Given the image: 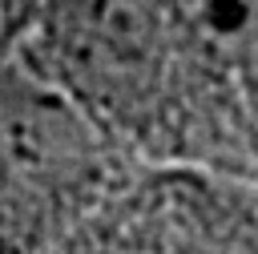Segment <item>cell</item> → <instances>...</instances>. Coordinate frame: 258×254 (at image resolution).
Instances as JSON below:
<instances>
[{
	"instance_id": "1",
	"label": "cell",
	"mask_w": 258,
	"mask_h": 254,
	"mask_svg": "<svg viewBox=\"0 0 258 254\" xmlns=\"http://www.w3.org/2000/svg\"><path fill=\"white\" fill-rule=\"evenodd\" d=\"M117 145L194 153L230 149L214 93V48L181 0H44L24 48Z\"/></svg>"
},
{
	"instance_id": "3",
	"label": "cell",
	"mask_w": 258,
	"mask_h": 254,
	"mask_svg": "<svg viewBox=\"0 0 258 254\" xmlns=\"http://www.w3.org/2000/svg\"><path fill=\"white\" fill-rule=\"evenodd\" d=\"M40 8H44V0H0V65L16 60L28 48Z\"/></svg>"
},
{
	"instance_id": "2",
	"label": "cell",
	"mask_w": 258,
	"mask_h": 254,
	"mask_svg": "<svg viewBox=\"0 0 258 254\" xmlns=\"http://www.w3.org/2000/svg\"><path fill=\"white\" fill-rule=\"evenodd\" d=\"M117 141L28 52L0 65V238L40 246L117 177Z\"/></svg>"
}]
</instances>
